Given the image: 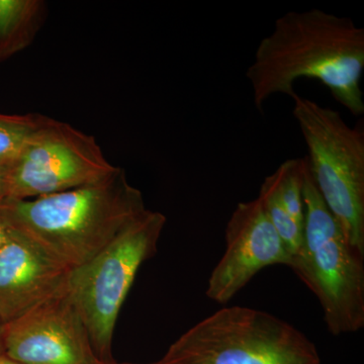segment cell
Wrapping results in <instances>:
<instances>
[{
  "label": "cell",
  "mask_w": 364,
  "mask_h": 364,
  "mask_svg": "<svg viewBox=\"0 0 364 364\" xmlns=\"http://www.w3.org/2000/svg\"><path fill=\"white\" fill-rule=\"evenodd\" d=\"M165 225L162 213L147 210L95 258L71 270L67 296L102 363L114 361L112 345L117 318L139 269L156 254Z\"/></svg>",
  "instance_id": "obj_6"
},
{
  "label": "cell",
  "mask_w": 364,
  "mask_h": 364,
  "mask_svg": "<svg viewBox=\"0 0 364 364\" xmlns=\"http://www.w3.org/2000/svg\"><path fill=\"white\" fill-rule=\"evenodd\" d=\"M7 233H9V227L6 223L0 217V246L6 241Z\"/></svg>",
  "instance_id": "obj_15"
},
{
  "label": "cell",
  "mask_w": 364,
  "mask_h": 364,
  "mask_svg": "<svg viewBox=\"0 0 364 364\" xmlns=\"http://www.w3.org/2000/svg\"><path fill=\"white\" fill-rule=\"evenodd\" d=\"M293 114L318 193L352 247L364 256V131L339 112L294 93Z\"/></svg>",
  "instance_id": "obj_5"
},
{
  "label": "cell",
  "mask_w": 364,
  "mask_h": 364,
  "mask_svg": "<svg viewBox=\"0 0 364 364\" xmlns=\"http://www.w3.org/2000/svg\"><path fill=\"white\" fill-rule=\"evenodd\" d=\"M2 333H4V324L0 321V352H1Z\"/></svg>",
  "instance_id": "obj_17"
},
{
  "label": "cell",
  "mask_w": 364,
  "mask_h": 364,
  "mask_svg": "<svg viewBox=\"0 0 364 364\" xmlns=\"http://www.w3.org/2000/svg\"><path fill=\"white\" fill-rule=\"evenodd\" d=\"M303 243L291 269L318 299L335 336L364 327V256L345 236L316 188L308 160L304 179Z\"/></svg>",
  "instance_id": "obj_3"
},
{
  "label": "cell",
  "mask_w": 364,
  "mask_h": 364,
  "mask_svg": "<svg viewBox=\"0 0 364 364\" xmlns=\"http://www.w3.org/2000/svg\"><path fill=\"white\" fill-rule=\"evenodd\" d=\"M11 161L0 160V205L7 200V173Z\"/></svg>",
  "instance_id": "obj_14"
},
{
  "label": "cell",
  "mask_w": 364,
  "mask_h": 364,
  "mask_svg": "<svg viewBox=\"0 0 364 364\" xmlns=\"http://www.w3.org/2000/svg\"><path fill=\"white\" fill-rule=\"evenodd\" d=\"M9 227V226H7ZM71 270L9 227L0 246V321L7 324L48 299L65 294Z\"/></svg>",
  "instance_id": "obj_10"
},
{
  "label": "cell",
  "mask_w": 364,
  "mask_h": 364,
  "mask_svg": "<svg viewBox=\"0 0 364 364\" xmlns=\"http://www.w3.org/2000/svg\"><path fill=\"white\" fill-rule=\"evenodd\" d=\"M156 364H321L317 347L277 316L224 306L170 345Z\"/></svg>",
  "instance_id": "obj_4"
},
{
  "label": "cell",
  "mask_w": 364,
  "mask_h": 364,
  "mask_svg": "<svg viewBox=\"0 0 364 364\" xmlns=\"http://www.w3.org/2000/svg\"><path fill=\"white\" fill-rule=\"evenodd\" d=\"M119 167L107 178L64 193L7 200L0 217L70 270L82 267L147 210Z\"/></svg>",
  "instance_id": "obj_2"
},
{
  "label": "cell",
  "mask_w": 364,
  "mask_h": 364,
  "mask_svg": "<svg viewBox=\"0 0 364 364\" xmlns=\"http://www.w3.org/2000/svg\"><path fill=\"white\" fill-rule=\"evenodd\" d=\"M225 240L226 250L205 289L208 298L215 303H229L264 268L291 267V255L258 198L237 205L228 222Z\"/></svg>",
  "instance_id": "obj_9"
},
{
  "label": "cell",
  "mask_w": 364,
  "mask_h": 364,
  "mask_svg": "<svg viewBox=\"0 0 364 364\" xmlns=\"http://www.w3.org/2000/svg\"><path fill=\"white\" fill-rule=\"evenodd\" d=\"M117 168L95 136L48 117L9 163L7 200H32L90 186Z\"/></svg>",
  "instance_id": "obj_7"
},
{
  "label": "cell",
  "mask_w": 364,
  "mask_h": 364,
  "mask_svg": "<svg viewBox=\"0 0 364 364\" xmlns=\"http://www.w3.org/2000/svg\"><path fill=\"white\" fill-rule=\"evenodd\" d=\"M0 364H23L20 361L14 360V359L9 358L4 352H0Z\"/></svg>",
  "instance_id": "obj_16"
},
{
  "label": "cell",
  "mask_w": 364,
  "mask_h": 364,
  "mask_svg": "<svg viewBox=\"0 0 364 364\" xmlns=\"http://www.w3.org/2000/svg\"><path fill=\"white\" fill-rule=\"evenodd\" d=\"M1 352L23 364H109L98 358L67 291L4 324Z\"/></svg>",
  "instance_id": "obj_8"
},
{
  "label": "cell",
  "mask_w": 364,
  "mask_h": 364,
  "mask_svg": "<svg viewBox=\"0 0 364 364\" xmlns=\"http://www.w3.org/2000/svg\"><path fill=\"white\" fill-rule=\"evenodd\" d=\"M48 117L40 114H0V160H13Z\"/></svg>",
  "instance_id": "obj_13"
},
{
  "label": "cell",
  "mask_w": 364,
  "mask_h": 364,
  "mask_svg": "<svg viewBox=\"0 0 364 364\" xmlns=\"http://www.w3.org/2000/svg\"><path fill=\"white\" fill-rule=\"evenodd\" d=\"M109 364H135V363H117L116 361H114V363H109ZM150 364H156V363H150Z\"/></svg>",
  "instance_id": "obj_18"
},
{
  "label": "cell",
  "mask_w": 364,
  "mask_h": 364,
  "mask_svg": "<svg viewBox=\"0 0 364 364\" xmlns=\"http://www.w3.org/2000/svg\"><path fill=\"white\" fill-rule=\"evenodd\" d=\"M46 9L42 0H0V62L32 44L44 23Z\"/></svg>",
  "instance_id": "obj_11"
},
{
  "label": "cell",
  "mask_w": 364,
  "mask_h": 364,
  "mask_svg": "<svg viewBox=\"0 0 364 364\" xmlns=\"http://www.w3.org/2000/svg\"><path fill=\"white\" fill-rule=\"evenodd\" d=\"M364 30L351 18L313 9L289 11L256 49L246 77L263 114L275 95L293 97L299 79H316L354 116L364 112Z\"/></svg>",
  "instance_id": "obj_1"
},
{
  "label": "cell",
  "mask_w": 364,
  "mask_h": 364,
  "mask_svg": "<svg viewBox=\"0 0 364 364\" xmlns=\"http://www.w3.org/2000/svg\"><path fill=\"white\" fill-rule=\"evenodd\" d=\"M258 198L262 203L270 222L286 245L289 255L293 257L298 253L303 243L304 227L294 221L282 205L274 173L267 176L261 184Z\"/></svg>",
  "instance_id": "obj_12"
}]
</instances>
